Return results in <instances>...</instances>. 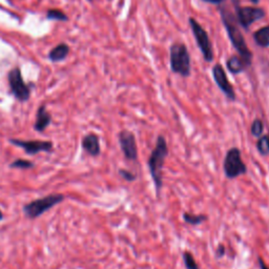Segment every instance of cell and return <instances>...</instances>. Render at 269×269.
Segmentation results:
<instances>
[{
	"mask_svg": "<svg viewBox=\"0 0 269 269\" xmlns=\"http://www.w3.org/2000/svg\"><path fill=\"white\" fill-rule=\"evenodd\" d=\"M2 220H3V212L1 209H0V222H1Z\"/></svg>",
	"mask_w": 269,
	"mask_h": 269,
	"instance_id": "obj_27",
	"label": "cell"
},
{
	"mask_svg": "<svg viewBox=\"0 0 269 269\" xmlns=\"http://www.w3.org/2000/svg\"><path fill=\"white\" fill-rule=\"evenodd\" d=\"M257 149L262 156L269 155V136L260 137L257 141Z\"/></svg>",
	"mask_w": 269,
	"mask_h": 269,
	"instance_id": "obj_18",
	"label": "cell"
},
{
	"mask_svg": "<svg viewBox=\"0 0 269 269\" xmlns=\"http://www.w3.org/2000/svg\"><path fill=\"white\" fill-rule=\"evenodd\" d=\"M82 149L84 151H87L90 156L97 157L101 152V147H100V139L96 134H89L83 137Z\"/></svg>",
	"mask_w": 269,
	"mask_h": 269,
	"instance_id": "obj_12",
	"label": "cell"
},
{
	"mask_svg": "<svg viewBox=\"0 0 269 269\" xmlns=\"http://www.w3.org/2000/svg\"><path fill=\"white\" fill-rule=\"evenodd\" d=\"M33 167L34 163L32 161L26 159H17L10 164V168H16V170H30Z\"/></svg>",
	"mask_w": 269,
	"mask_h": 269,
	"instance_id": "obj_19",
	"label": "cell"
},
{
	"mask_svg": "<svg viewBox=\"0 0 269 269\" xmlns=\"http://www.w3.org/2000/svg\"><path fill=\"white\" fill-rule=\"evenodd\" d=\"M64 195L62 194H50L42 198L33 200L24 206V213L28 219L34 220L41 217L44 212H47L54 206L62 203L64 201Z\"/></svg>",
	"mask_w": 269,
	"mask_h": 269,
	"instance_id": "obj_3",
	"label": "cell"
},
{
	"mask_svg": "<svg viewBox=\"0 0 269 269\" xmlns=\"http://www.w3.org/2000/svg\"><path fill=\"white\" fill-rule=\"evenodd\" d=\"M255 42L261 48H269V26L261 28L253 34Z\"/></svg>",
	"mask_w": 269,
	"mask_h": 269,
	"instance_id": "obj_16",
	"label": "cell"
},
{
	"mask_svg": "<svg viewBox=\"0 0 269 269\" xmlns=\"http://www.w3.org/2000/svg\"><path fill=\"white\" fill-rule=\"evenodd\" d=\"M265 11L261 7H253V6H239L236 7V17L239 25L245 29L248 30L249 27L258 20L263 19L265 17Z\"/></svg>",
	"mask_w": 269,
	"mask_h": 269,
	"instance_id": "obj_8",
	"label": "cell"
},
{
	"mask_svg": "<svg viewBox=\"0 0 269 269\" xmlns=\"http://www.w3.org/2000/svg\"><path fill=\"white\" fill-rule=\"evenodd\" d=\"M258 262H259V265H260V268H261V269H269V268L267 267V265L265 264V262H264L262 258H259Z\"/></svg>",
	"mask_w": 269,
	"mask_h": 269,
	"instance_id": "obj_25",
	"label": "cell"
},
{
	"mask_svg": "<svg viewBox=\"0 0 269 269\" xmlns=\"http://www.w3.org/2000/svg\"><path fill=\"white\" fill-rule=\"evenodd\" d=\"M9 79L11 91L18 101L26 102L30 97V90L28 87V84L24 81L22 74L19 67H15L7 75Z\"/></svg>",
	"mask_w": 269,
	"mask_h": 269,
	"instance_id": "obj_7",
	"label": "cell"
},
{
	"mask_svg": "<svg viewBox=\"0 0 269 269\" xmlns=\"http://www.w3.org/2000/svg\"><path fill=\"white\" fill-rule=\"evenodd\" d=\"M260 1V0H251V2H253V3H258Z\"/></svg>",
	"mask_w": 269,
	"mask_h": 269,
	"instance_id": "obj_28",
	"label": "cell"
},
{
	"mask_svg": "<svg viewBox=\"0 0 269 269\" xmlns=\"http://www.w3.org/2000/svg\"><path fill=\"white\" fill-rule=\"evenodd\" d=\"M68 52H70V48L68 45L65 43H61L58 44L57 47L54 48L50 54H49V58L53 62H58V61L64 60L66 56L68 55Z\"/></svg>",
	"mask_w": 269,
	"mask_h": 269,
	"instance_id": "obj_15",
	"label": "cell"
},
{
	"mask_svg": "<svg viewBox=\"0 0 269 269\" xmlns=\"http://www.w3.org/2000/svg\"><path fill=\"white\" fill-rule=\"evenodd\" d=\"M212 76H213V80L216 81L217 86L219 87L222 93L224 94L229 100H232V101L236 100L235 90L232 84L229 83L224 68L222 67L221 64H216L212 67Z\"/></svg>",
	"mask_w": 269,
	"mask_h": 269,
	"instance_id": "obj_11",
	"label": "cell"
},
{
	"mask_svg": "<svg viewBox=\"0 0 269 269\" xmlns=\"http://www.w3.org/2000/svg\"><path fill=\"white\" fill-rule=\"evenodd\" d=\"M188 22L191 28V30H193L194 33L198 47L200 51H201L204 59L207 61V62H211V61L213 60V51H212V45L210 43L209 34H207L206 30L195 18H189Z\"/></svg>",
	"mask_w": 269,
	"mask_h": 269,
	"instance_id": "obj_6",
	"label": "cell"
},
{
	"mask_svg": "<svg viewBox=\"0 0 269 269\" xmlns=\"http://www.w3.org/2000/svg\"><path fill=\"white\" fill-rule=\"evenodd\" d=\"M183 219L186 223L190 225H199L203 223L205 220H207V217L205 214H193L185 212L183 214Z\"/></svg>",
	"mask_w": 269,
	"mask_h": 269,
	"instance_id": "obj_17",
	"label": "cell"
},
{
	"mask_svg": "<svg viewBox=\"0 0 269 269\" xmlns=\"http://www.w3.org/2000/svg\"><path fill=\"white\" fill-rule=\"evenodd\" d=\"M203 1L209 2V3H213V4H219V3H222L223 1H225V0H203Z\"/></svg>",
	"mask_w": 269,
	"mask_h": 269,
	"instance_id": "obj_26",
	"label": "cell"
},
{
	"mask_svg": "<svg viewBox=\"0 0 269 269\" xmlns=\"http://www.w3.org/2000/svg\"><path fill=\"white\" fill-rule=\"evenodd\" d=\"M226 65H227V68L230 73L237 75V74H240V73L244 72L250 64L248 62H246V61L241 56L235 55L228 59Z\"/></svg>",
	"mask_w": 269,
	"mask_h": 269,
	"instance_id": "obj_14",
	"label": "cell"
},
{
	"mask_svg": "<svg viewBox=\"0 0 269 269\" xmlns=\"http://www.w3.org/2000/svg\"><path fill=\"white\" fill-rule=\"evenodd\" d=\"M119 175L125 181H128V182H133L137 178L136 175H134L133 173H130L129 171H126V170H119Z\"/></svg>",
	"mask_w": 269,
	"mask_h": 269,
	"instance_id": "obj_23",
	"label": "cell"
},
{
	"mask_svg": "<svg viewBox=\"0 0 269 269\" xmlns=\"http://www.w3.org/2000/svg\"><path fill=\"white\" fill-rule=\"evenodd\" d=\"M11 144L15 147L20 148L26 151L27 155L34 156L39 152H52L54 149V144L52 141H42V140H20L11 138L9 140Z\"/></svg>",
	"mask_w": 269,
	"mask_h": 269,
	"instance_id": "obj_9",
	"label": "cell"
},
{
	"mask_svg": "<svg viewBox=\"0 0 269 269\" xmlns=\"http://www.w3.org/2000/svg\"><path fill=\"white\" fill-rule=\"evenodd\" d=\"M183 261H184V264H185L186 266V269H200L195 258L189 251L183 252Z\"/></svg>",
	"mask_w": 269,
	"mask_h": 269,
	"instance_id": "obj_21",
	"label": "cell"
},
{
	"mask_svg": "<svg viewBox=\"0 0 269 269\" xmlns=\"http://www.w3.org/2000/svg\"><path fill=\"white\" fill-rule=\"evenodd\" d=\"M223 170L228 179H236L239 176L247 173V167L243 162L239 149L234 148L227 151L223 162Z\"/></svg>",
	"mask_w": 269,
	"mask_h": 269,
	"instance_id": "obj_5",
	"label": "cell"
},
{
	"mask_svg": "<svg viewBox=\"0 0 269 269\" xmlns=\"http://www.w3.org/2000/svg\"><path fill=\"white\" fill-rule=\"evenodd\" d=\"M119 143L123 155L130 161H136L138 159L137 142L134 134L129 130H122L119 133Z\"/></svg>",
	"mask_w": 269,
	"mask_h": 269,
	"instance_id": "obj_10",
	"label": "cell"
},
{
	"mask_svg": "<svg viewBox=\"0 0 269 269\" xmlns=\"http://www.w3.org/2000/svg\"><path fill=\"white\" fill-rule=\"evenodd\" d=\"M88 1H93V0H88Z\"/></svg>",
	"mask_w": 269,
	"mask_h": 269,
	"instance_id": "obj_29",
	"label": "cell"
},
{
	"mask_svg": "<svg viewBox=\"0 0 269 269\" xmlns=\"http://www.w3.org/2000/svg\"><path fill=\"white\" fill-rule=\"evenodd\" d=\"M250 129H251L252 136H255L256 138H260L261 135L263 134V130H264V124H263L262 120L256 119L252 122V125H251Z\"/></svg>",
	"mask_w": 269,
	"mask_h": 269,
	"instance_id": "obj_22",
	"label": "cell"
},
{
	"mask_svg": "<svg viewBox=\"0 0 269 269\" xmlns=\"http://www.w3.org/2000/svg\"><path fill=\"white\" fill-rule=\"evenodd\" d=\"M216 253H217V257H218V258H222L223 256H224V255H225V248H224V246L220 245V246H219V248H218L217 251H216Z\"/></svg>",
	"mask_w": 269,
	"mask_h": 269,
	"instance_id": "obj_24",
	"label": "cell"
},
{
	"mask_svg": "<svg viewBox=\"0 0 269 269\" xmlns=\"http://www.w3.org/2000/svg\"><path fill=\"white\" fill-rule=\"evenodd\" d=\"M47 17H48V19L58 20V21H67V19H68L66 15L62 11L56 10V9L49 10L47 13Z\"/></svg>",
	"mask_w": 269,
	"mask_h": 269,
	"instance_id": "obj_20",
	"label": "cell"
},
{
	"mask_svg": "<svg viewBox=\"0 0 269 269\" xmlns=\"http://www.w3.org/2000/svg\"><path fill=\"white\" fill-rule=\"evenodd\" d=\"M52 122L51 114L47 111L45 105H40L36 114V120L34 124V129L38 133H43L47 129Z\"/></svg>",
	"mask_w": 269,
	"mask_h": 269,
	"instance_id": "obj_13",
	"label": "cell"
},
{
	"mask_svg": "<svg viewBox=\"0 0 269 269\" xmlns=\"http://www.w3.org/2000/svg\"><path fill=\"white\" fill-rule=\"evenodd\" d=\"M168 155V147L165 137L159 136L156 147L150 153V157L148 161V166L150 173L151 178L155 183V187L157 194L159 195L161 188L163 186V177H162V168L164 166L165 159Z\"/></svg>",
	"mask_w": 269,
	"mask_h": 269,
	"instance_id": "obj_2",
	"label": "cell"
},
{
	"mask_svg": "<svg viewBox=\"0 0 269 269\" xmlns=\"http://www.w3.org/2000/svg\"><path fill=\"white\" fill-rule=\"evenodd\" d=\"M190 56L185 44L174 43L171 47V68L182 77L190 76Z\"/></svg>",
	"mask_w": 269,
	"mask_h": 269,
	"instance_id": "obj_4",
	"label": "cell"
},
{
	"mask_svg": "<svg viewBox=\"0 0 269 269\" xmlns=\"http://www.w3.org/2000/svg\"><path fill=\"white\" fill-rule=\"evenodd\" d=\"M221 17L223 25L225 27L227 35L230 41H232L234 48L237 50L238 53H239V56H241L246 62L251 64L252 54L249 51L247 44H246L243 34L241 33L240 25L237 20L236 15H234L229 10H227V7H222Z\"/></svg>",
	"mask_w": 269,
	"mask_h": 269,
	"instance_id": "obj_1",
	"label": "cell"
}]
</instances>
